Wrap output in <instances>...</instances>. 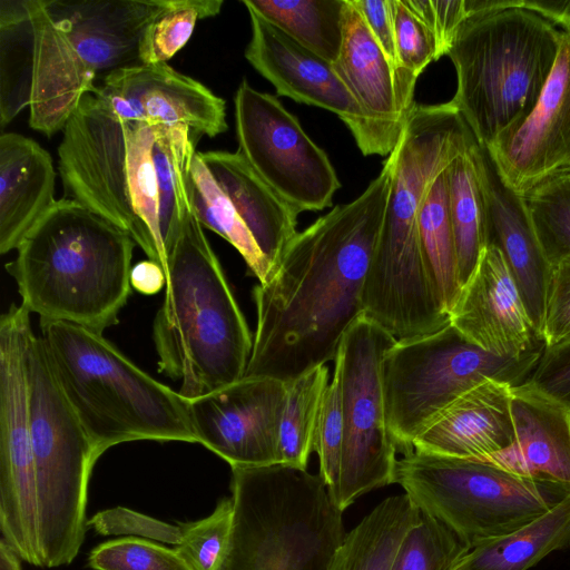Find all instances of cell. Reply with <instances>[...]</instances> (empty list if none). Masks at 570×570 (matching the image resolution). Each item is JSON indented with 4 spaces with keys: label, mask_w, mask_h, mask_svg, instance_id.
Wrapping results in <instances>:
<instances>
[{
    "label": "cell",
    "mask_w": 570,
    "mask_h": 570,
    "mask_svg": "<svg viewBox=\"0 0 570 570\" xmlns=\"http://www.w3.org/2000/svg\"><path fill=\"white\" fill-rule=\"evenodd\" d=\"M524 198L550 265L570 258V176H554L534 187Z\"/></svg>",
    "instance_id": "cell-33"
},
{
    "label": "cell",
    "mask_w": 570,
    "mask_h": 570,
    "mask_svg": "<svg viewBox=\"0 0 570 570\" xmlns=\"http://www.w3.org/2000/svg\"><path fill=\"white\" fill-rule=\"evenodd\" d=\"M426 271L443 309L450 314L461 293L445 169L431 183L417 216Z\"/></svg>",
    "instance_id": "cell-29"
},
{
    "label": "cell",
    "mask_w": 570,
    "mask_h": 570,
    "mask_svg": "<svg viewBox=\"0 0 570 570\" xmlns=\"http://www.w3.org/2000/svg\"><path fill=\"white\" fill-rule=\"evenodd\" d=\"M27 377L40 567L57 568L70 564L82 546L88 484L99 456L35 333L27 350Z\"/></svg>",
    "instance_id": "cell-10"
},
{
    "label": "cell",
    "mask_w": 570,
    "mask_h": 570,
    "mask_svg": "<svg viewBox=\"0 0 570 570\" xmlns=\"http://www.w3.org/2000/svg\"><path fill=\"white\" fill-rule=\"evenodd\" d=\"M475 142L451 100L415 104L387 156L391 188L365 281L363 314L396 341L430 334L450 323L425 267L417 216L434 178Z\"/></svg>",
    "instance_id": "cell-3"
},
{
    "label": "cell",
    "mask_w": 570,
    "mask_h": 570,
    "mask_svg": "<svg viewBox=\"0 0 570 570\" xmlns=\"http://www.w3.org/2000/svg\"><path fill=\"white\" fill-rule=\"evenodd\" d=\"M20 560V557L1 539L0 570H21Z\"/></svg>",
    "instance_id": "cell-46"
},
{
    "label": "cell",
    "mask_w": 570,
    "mask_h": 570,
    "mask_svg": "<svg viewBox=\"0 0 570 570\" xmlns=\"http://www.w3.org/2000/svg\"><path fill=\"white\" fill-rule=\"evenodd\" d=\"M57 379L100 456L120 443H197L188 399L155 380L100 333L65 322H41Z\"/></svg>",
    "instance_id": "cell-7"
},
{
    "label": "cell",
    "mask_w": 570,
    "mask_h": 570,
    "mask_svg": "<svg viewBox=\"0 0 570 570\" xmlns=\"http://www.w3.org/2000/svg\"><path fill=\"white\" fill-rule=\"evenodd\" d=\"M305 49L334 63L344 38L346 0H243Z\"/></svg>",
    "instance_id": "cell-28"
},
{
    "label": "cell",
    "mask_w": 570,
    "mask_h": 570,
    "mask_svg": "<svg viewBox=\"0 0 570 570\" xmlns=\"http://www.w3.org/2000/svg\"><path fill=\"white\" fill-rule=\"evenodd\" d=\"M88 566L92 570H191L176 549L135 537L97 546Z\"/></svg>",
    "instance_id": "cell-36"
},
{
    "label": "cell",
    "mask_w": 570,
    "mask_h": 570,
    "mask_svg": "<svg viewBox=\"0 0 570 570\" xmlns=\"http://www.w3.org/2000/svg\"><path fill=\"white\" fill-rule=\"evenodd\" d=\"M196 137L185 126L122 120L89 91L65 124L58 147L66 195L128 233L165 271L190 210Z\"/></svg>",
    "instance_id": "cell-2"
},
{
    "label": "cell",
    "mask_w": 570,
    "mask_h": 570,
    "mask_svg": "<svg viewBox=\"0 0 570 570\" xmlns=\"http://www.w3.org/2000/svg\"><path fill=\"white\" fill-rule=\"evenodd\" d=\"M504 180L525 195L570 170V29L532 111L488 147Z\"/></svg>",
    "instance_id": "cell-17"
},
{
    "label": "cell",
    "mask_w": 570,
    "mask_h": 570,
    "mask_svg": "<svg viewBox=\"0 0 570 570\" xmlns=\"http://www.w3.org/2000/svg\"><path fill=\"white\" fill-rule=\"evenodd\" d=\"M451 324L481 348L507 357L544 350L502 253L488 245L450 312Z\"/></svg>",
    "instance_id": "cell-22"
},
{
    "label": "cell",
    "mask_w": 570,
    "mask_h": 570,
    "mask_svg": "<svg viewBox=\"0 0 570 570\" xmlns=\"http://www.w3.org/2000/svg\"><path fill=\"white\" fill-rule=\"evenodd\" d=\"M96 532L104 535L131 534L163 543L178 544L183 527L170 524L122 507L96 513L88 522Z\"/></svg>",
    "instance_id": "cell-39"
},
{
    "label": "cell",
    "mask_w": 570,
    "mask_h": 570,
    "mask_svg": "<svg viewBox=\"0 0 570 570\" xmlns=\"http://www.w3.org/2000/svg\"><path fill=\"white\" fill-rule=\"evenodd\" d=\"M334 70L364 114L373 155L389 156L414 107L415 79L400 72L346 0L344 38Z\"/></svg>",
    "instance_id": "cell-20"
},
{
    "label": "cell",
    "mask_w": 570,
    "mask_h": 570,
    "mask_svg": "<svg viewBox=\"0 0 570 570\" xmlns=\"http://www.w3.org/2000/svg\"><path fill=\"white\" fill-rule=\"evenodd\" d=\"M473 145L445 168L461 289L487 247L484 200L471 151Z\"/></svg>",
    "instance_id": "cell-30"
},
{
    "label": "cell",
    "mask_w": 570,
    "mask_h": 570,
    "mask_svg": "<svg viewBox=\"0 0 570 570\" xmlns=\"http://www.w3.org/2000/svg\"><path fill=\"white\" fill-rule=\"evenodd\" d=\"M512 385L487 380L446 405L414 440L413 451L480 460L515 441L510 410Z\"/></svg>",
    "instance_id": "cell-24"
},
{
    "label": "cell",
    "mask_w": 570,
    "mask_h": 570,
    "mask_svg": "<svg viewBox=\"0 0 570 570\" xmlns=\"http://www.w3.org/2000/svg\"><path fill=\"white\" fill-rule=\"evenodd\" d=\"M511 6L534 12L562 30L570 29V0H512Z\"/></svg>",
    "instance_id": "cell-45"
},
{
    "label": "cell",
    "mask_w": 570,
    "mask_h": 570,
    "mask_svg": "<svg viewBox=\"0 0 570 570\" xmlns=\"http://www.w3.org/2000/svg\"><path fill=\"white\" fill-rule=\"evenodd\" d=\"M471 151L484 200L487 246H495L502 253L542 338L552 266L538 239L524 196L504 180L488 147L475 142Z\"/></svg>",
    "instance_id": "cell-21"
},
{
    "label": "cell",
    "mask_w": 570,
    "mask_h": 570,
    "mask_svg": "<svg viewBox=\"0 0 570 570\" xmlns=\"http://www.w3.org/2000/svg\"><path fill=\"white\" fill-rule=\"evenodd\" d=\"M569 546L570 493L522 528L470 549L455 570H528Z\"/></svg>",
    "instance_id": "cell-27"
},
{
    "label": "cell",
    "mask_w": 570,
    "mask_h": 570,
    "mask_svg": "<svg viewBox=\"0 0 570 570\" xmlns=\"http://www.w3.org/2000/svg\"><path fill=\"white\" fill-rule=\"evenodd\" d=\"M284 399L285 382L265 375H245L188 399L196 441L230 468L277 464Z\"/></svg>",
    "instance_id": "cell-16"
},
{
    "label": "cell",
    "mask_w": 570,
    "mask_h": 570,
    "mask_svg": "<svg viewBox=\"0 0 570 570\" xmlns=\"http://www.w3.org/2000/svg\"><path fill=\"white\" fill-rule=\"evenodd\" d=\"M90 91L126 121L185 126L208 137L227 130L225 100L167 62L115 70Z\"/></svg>",
    "instance_id": "cell-18"
},
{
    "label": "cell",
    "mask_w": 570,
    "mask_h": 570,
    "mask_svg": "<svg viewBox=\"0 0 570 570\" xmlns=\"http://www.w3.org/2000/svg\"><path fill=\"white\" fill-rule=\"evenodd\" d=\"M511 448L484 461L570 490V411L528 381L511 387Z\"/></svg>",
    "instance_id": "cell-23"
},
{
    "label": "cell",
    "mask_w": 570,
    "mask_h": 570,
    "mask_svg": "<svg viewBox=\"0 0 570 570\" xmlns=\"http://www.w3.org/2000/svg\"><path fill=\"white\" fill-rule=\"evenodd\" d=\"M343 436L341 389L338 377L334 373L320 412L314 451L320 459V475L336 505L340 498Z\"/></svg>",
    "instance_id": "cell-37"
},
{
    "label": "cell",
    "mask_w": 570,
    "mask_h": 570,
    "mask_svg": "<svg viewBox=\"0 0 570 570\" xmlns=\"http://www.w3.org/2000/svg\"><path fill=\"white\" fill-rule=\"evenodd\" d=\"M223 3L222 0H168L142 35L141 65L167 62L190 39L196 22L218 14Z\"/></svg>",
    "instance_id": "cell-32"
},
{
    "label": "cell",
    "mask_w": 570,
    "mask_h": 570,
    "mask_svg": "<svg viewBox=\"0 0 570 570\" xmlns=\"http://www.w3.org/2000/svg\"><path fill=\"white\" fill-rule=\"evenodd\" d=\"M234 518L216 570H326L346 532L324 480L277 463L232 468Z\"/></svg>",
    "instance_id": "cell-9"
},
{
    "label": "cell",
    "mask_w": 570,
    "mask_h": 570,
    "mask_svg": "<svg viewBox=\"0 0 570 570\" xmlns=\"http://www.w3.org/2000/svg\"><path fill=\"white\" fill-rule=\"evenodd\" d=\"M49 153L16 132L0 136V253L18 247L57 202Z\"/></svg>",
    "instance_id": "cell-25"
},
{
    "label": "cell",
    "mask_w": 570,
    "mask_h": 570,
    "mask_svg": "<svg viewBox=\"0 0 570 570\" xmlns=\"http://www.w3.org/2000/svg\"><path fill=\"white\" fill-rule=\"evenodd\" d=\"M419 519V509L405 493L385 498L346 532L326 570H391L404 537Z\"/></svg>",
    "instance_id": "cell-26"
},
{
    "label": "cell",
    "mask_w": 570,
    "mask_h": 570,
    "mask_svg": "<svg viewBox=\"0 0 570 570\" xmlns=\"http://www.w3.org/2000/svg\"><path fill=\"white\" fill-rule=\"evenodd\" d=\"M567 174L570 176V170Z\"/></svg>",
    "instance_id": "cell-47"
},
{
    "label": "cell",
    "mask_w": 570,
    "mask_h": 570,
    "mask_svg": "<svg viewBox=\"0 0 570 570\" xmlns=\"http://www.w3.org/2000/svg\"><path fill=\"white\" fill-rule=\"evenodd\" d=\"M168 0H28L13 63L29 124L50 137L81 97L115 70L141 65L148 24Z\"/></svg>",
    "instance_id": "cell-4"
},
{
    "label": "cell",
    "mask_w": 570,
    "mask_h": 570,
    "mask_svg": "<svg viewBox=\"0 0 570 570\" xmlns=\"http://www.w3.org/2000/svg\"><path fill=\"white\" fill-rule=\"evenodd\" d=\"M130 286L145 295L156 294L166 286L165 271L151 259L138 262L131 268Z\"/></svg>",
    "instance_id": "cell-44"
},
{
    "label": "cell",
    "mask_w": 570,
    "mask_h": 570,
    "mask_svg": "<svg viewBox=\"0 0 570 570\" xmlns=\"http://www.w3.org/2000/svg\"><path fill=\"white\" fill-rule=\"evenodd\" d=\"M542 352L499 356L469 341L451 322L433 333L396 341L384 355L382 384L397 451L411 453L432 420L480 383L494 380L514 386L527 381Z\"/></svg>",
    "instance_id": "cell-12"
},
{
    "label": "cell",
    "mask_w": 570,
    "mask_h": 570,
    "mask_svg": "<svg viewBox=\"0 0 570 570\" xmlns=\"http://www.w3.org/2000/svg\"><path fill=\"white\" fill-rule=\"evenodd\" d=\"M395 483L420 512L441 521L470 549L522 528L570 493L488 461L417 451L397 460Z\"/></svg>",
    "instance_id": "cell-11"
},
{
    "label": "cell",
    "mask_w": 570,
    "mask_h": 570,
    "mask_svg": "<svg viewBox=\"0 0 570 570\" xmlns=\"http://www.w3.org/2000/svg\"><path fill=\"white\" fill-rule=\"evenodd\" d=\"M328 384V368L325 364L285 382L279 426V463L307 469Z\"/></svg>",
    "instance_id": "cell-31"
},
{
    "label": "cell",
    "mask_w": 570,
    "mask_h": 570,
    "mask_svg": "<svg viewBox=\"0 0 570 570\" xmlns=\"http://www.w3.org/2000/svg\"><path fill=\"white\" fill-rule=\"evenodd\" d=\"M470 551L451 529L420 512L417 523L404 537L391 570H455Z\"/></svg>",
    "instance_id": "cell-34"
},
{
    "label": "cell",
    "mask_w": 570,
    "mask_h": 570,
    "mask_svg": "<svg viewBox=\"0 0 570 570\" xmlns=\"http://www.w3.org/2000/svg\"><path fill=\"white\" fill-rule=\"evenodd\" d=\"M561 30L512 7L468 17L446 56L456 72L451 99L476 141L489 147L534 108L554 66Z\"/></svg>",
    "instance_id": "cell-8"
},
{
    "label": "cell",
    "mask_w": 570,
    "mask_h": 570,
    "mask_svg": "<svg viewBox=\"0 0 570 570\" xmlns=\"http://www.w3.org/2000/svg\"><path fill=\"white\" fill-rule=\"evenodd\" d=\"M527 381L570 411V337L544 347Z\"/></svg>",
    "instance_id": "cell-41"
},
{
    "label": "cell",
    "mask_w": 570,
    "mask_h": 570,
    "mask_svg": "<svg viewBox=\"0 0 570 570\" xmlns=\"http://www.w3.org/2000/svg\"><path fill=\"white\" fill-rule=\"evenodd\" d=\"M439 59L446 55L451 42L468 18L464 0H431Z\"/></svg>",
    "instance_id": "cell-43"
},
{
    "label": "cell",
    "mask_w": 570,
    "mask_h": 570,
    "mask_svg": "<svg viewBox=\"0 0 570 570\" xmlns=\"http://www.w3.org/2000/svg\"><path fill=\"white\" fill-rule=\"evenodd\" d=\"M247 11L252 36L245 58L250 66L274 86L277 96L335 114L352 132L361 153L373 155L368 124L333 63L305 49L253 10Z\"/></svg>",
    "instance_id": "cell-19"
},
{
    "label": "cell",
    "mask_w": 570,
    "mask_h": 570,
    "mask_svg": "<svg viewBox=\"0 0 570 570\" xmlns=\"http://www.w3.org/2000/svg\"><path fill=\"white\" fill-rule=\"evenodd\" d=\"M136 243L80 203L62 198L31 228L6 265L21 305L41 322L102 334L118 323L130 294Z\"/></svg>",
    "instance_id": "cell-5"
},
{
    "label": "cell",
    "mask_w": 570,
    "mask_h": 570,
    "mask_svg": "<svg viewBox=\"0 0 570 570\" xmlns=\"http://www.w3.org/2000/svg\"><path fill=\"white\" fill-rule=\"evenodd\" d=\"M233 518V498L225 497L208 517L181 523V538L175 549L191 570L218 568L229 542Z\"/></svg>",
    "instance_id": "cell-35"
},
{
    "label": "cell",
    "mask_w": 570,
    "mask_h": 570,
    "mask_svg": "<svg viewBox=\"0 0 570 570\" xmlns=\"http://www.w3.org/2000/svg\"><path fill=\"white\" fill-rule=\"evenodd\" d=\"M238 151L298 213L331 207L341 183L326 155L273 95L246 79L234 98Z\"/></svg>",
    "instance_id": "cell-15"
},
{
    "label": "cell",
    "mask_w": 570,
    "mask_h": 570,
    "mask_svg": "<svg viewBox=\"0 0 570 570\" xmlns=\"http://www.w3.org/2000/svg\"><path fill=\"white\" fill-rule=\"evenodd\" d=\"M397 69L417 79L425 67L439 59L434 32L405 4L392 0Z\"/></svg>",
    "instance_id": "cell-38"
},
{
    "label": "cell",
    "mask_w": 570,
    "mask_h": 570,
    "mask_svg": "<svg viewBox=\"0 0 570 570\" xmlns=\"http://www.w3.org/2000/svg\"><path fill=\"white\" fill-rule=\"evenodd\" d=\"M164 301L153 324L158 371L194 399L245 376L253 335L191 210L165 269Z\"/></svg>",
    "instance_id": "cell-6"
},
{
    "label": "cell",
    "mask_w": 570,
    "mask_h": 570,
    "mask_svg": "<svg viewBox=\"0 0 570 570\" xmlns=\"http://www.w3.org/2000/svg\"><path fill=\"white\" fill-rule=\"evenodd\" d=\"M391 179L387 157L358 197L297 232L273 274L254 287L257 321L245 375L286 382L335 361L344 334L363 314Z\"/></svg>",
    "instance_id": "cell-1"
},
{
    "label": "cell",
    "mask_w": 570,
    "mask_h": 570,
    "mask_svg": "<svg viewBox=\"0 0 570 570\" xmlns=\"http://www.w3.org/2000/svg\"><path fill=\"white\" fill-rule=\"evenodd\" d=\"M190 210L233 245L264 283L297 234L298 212L237 150L196 151L188 176Z\"/></svg>",
    "instance_id": "cell-13"
},
{
    "label": "cell",
    "mask_w": 570,
    "mask_h": 570,
    "mask_svg": "<svg viewBox=\"0 0 570 570\" xmlns=\"http://www.w3.org/2000/svg\"><path fill=\"white\" fill-rule=\"evenodd\" d=\"M350 1L361 13L373 37L379 42L392 65L397 69L392 0Z\"/></svg>",
    "instance_id": "cell-42"
},
{
    "label": "cell",
    "mask_w": 570,
    "mask_h": 570,
    "mask_svg": "<svg viewBox=\"0 0 570 570\" xmlns=\"http://www.w3.org/2000/svg\"><path fill=\"white\" fill-rule=\"evenodd\" d=\"M570 337V258L552 266L550 277L542 341L547 346Z\"/></svg>",
    "instance_id": "cell-40"
},
{
    "label": "cell",
    "mask_w": 570,
    "mask_h": 570,
    "mask_svg": "<svg viewBox=\"0 0 570 570\" xmlns=\"http://www.w3.org/2000/svg\"><path fill=\"white\" fill-rule=\"evenodd\" d=\"M395 342L362 314L344 334L335 357L344 435L337 501L342 511L358 497L395 483L397 449L387 426L382 384L383 358Z\"/></svg>",
    "instance_id": "cell-14"
}]
</instances>
